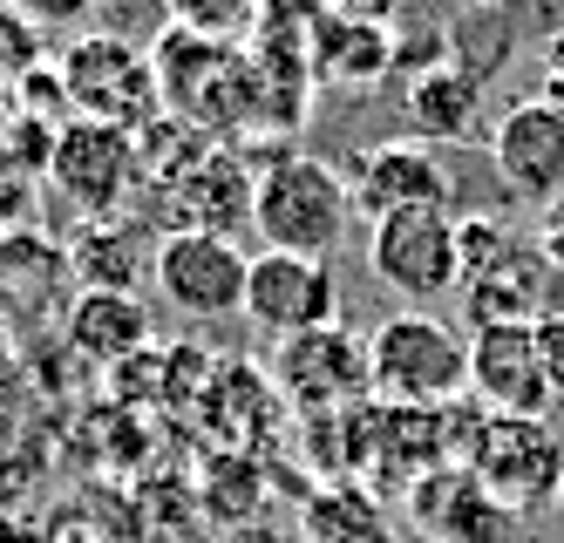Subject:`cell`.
I'll return each instance as SVG.
<instances>
[{
    "label": "cell",
    "instance_id": "7a4b0ae2",
    "mask_svg": "<svg viewBox=\"0 0 564 543\" xmlns=\"http://www.w3.org/2000/svg\"><path fill=\"white\" fill-rule=\"evenodd\" d=\"M368 367H375V401L394 408H456L469 394V340L435 319L401 306L368 333Z\"/></svg>",
    "mask_w": 564,
    "mask_h": 543
},
{
    "label": "cell",
    "instance_id": "44dd1931",
    "mask_svg": "<svg viewBox=\"0 0 564 543\" xmlns=\"http://www.w3.org/2000/svg\"><path fill=\"white\" fill-rule=\"evenodd\" d=\"M48 62V41L28 14H14L8 0H0V89H21V82Z\"/></svg>",
    "mask_w": 564,
    "mask_h": 543
},
{
    "label": "cell",
    "instance_id": "e0dca14e",
    "mask_svg": "<svg viewBox=\"0 0 564 543\" xmlns=\"http://www.w3.org/2000/svg\"><path fill=\"white\" fill-rule=\"evenodd\" d=\"M415 517L442 536V543H503L510 536V503H497L476 476H456V469H435L415 482Z\"/></svg>",
    "mask_w": 564,
    "mask_h": 543
},
{
    "label": "cell",
    "instance_id": "cb8c5ba5",
    "mask_svg": "<svg viewBox=\"0 0 564 543\" xmlns=\"http://www.w3.org/2000/svg\"><path fill=\"white\" fill-rule=\"evenodd\" d=\"M327 14H340V21H368V28H394L401 21V8L409 0H319Z\"/></svg>",
    "mask_w": 564,
    "mask_h": 543
},
{
    "label": "cell",
    "instance_id": "f1b7e54d",
    "mask_svg": "<svg viewBox=\"0 0 564 543\" xmlns=\"http://www.w3.org/2000/svg\"><path fill=\"white\" fill-rule=\"evenodd\" d=\"M557 306H564V300H557Z\"/></svg>",
    "mask_w": 564,
    "mask_h": 543
},
{
    "label": "cell",
    "instance_id": "4fadbf2b",
    "mask_svg": "<svg viewBox=\"0 0 564 543\" xmlns=\"http://www.w3.org/2000/svg\"><path fill=\"white\" fill-rule=\"evenodd\" d=\"M564 300V279L551 272V259L538 252V238H517L482 265L463 279V306H469V326H490V319H523V326H538L544 313H557Z\"/></svg>",
    "mask_w": 564,
    "mask_h": 543
},
{
    "label": "cell",
    "instance_id": "603a6c76",
    "mask_svg": "<svg viewBox=\"0 0 564 543\" xmlns=\"http://www.w3.org/2000/svg\"><path fill=\"white\" fill-rule=\"evenodd\" d=\"M538 360H544V381H551V401H564V306L538 319Z\"/></svg>",
    "mask_w": 564,
    "mask_h": 543
},
{
    "label": "cell",
    "instance_id": "ba28073f",
    "mask_svg": "<svg viewBox=\"0 0 564 543\" xmlns=\"http://www.w3.org/2000/svg\"><path fill=\"white\" fill-rule=\"evenodd\" d=\"M347 197L368 225H381L394 211H456V184L442 171L435 143H422V137H394V143L360 150L347 171Z\"/></svg>",
    "mask_w": 564,
    "mask_h": 543
},
{
    "label": "cell",
    "instance_id": "7402d4cb",
    "mask_svg": "<svg viewBox=\"0 0 564 543\" xmlns=\"http://www.w3.org/2000/svg\"><path fill=\"white\" fill-rule=\"evenodd\" d=\"M14 14H28L42 34H55V28H83L89 14H96V0H8Z\"/></svg>",
    "mask_w": 564,
    "mask_h": 543
},
{
    "label": "cell",
    "instance_id": "8fae6325",
    "mask_svg": "<svg viewBox=\"0 0 564 543\" xmlns=\"http://www.w3.org/2000/svg\"><path fill=\"white\" fill-rule=\"evenodd\" d=\"M469 401L482 414H523V422H544L551 381H544V360H538V326L490 319V326L469 333Z\"/></svg>",
    "mask_w": 564,
    "mask_h": 543
},
{
    "label": "cell",
    "instance_id": "3957f363",
    "mask_svg": "<svg viewBox=\"0 0 564 543\" xmlns=\"http://www.w3.org/2000/svg\"><path fill=\"white\" fill-rule=\"evenodd\" d=\"M62 96H68V116L75 122H109V130H150L164 116V96H156V75H150V48L109 34V28H89L75 34L62 62Z\"/></svg>",
    "mask_w": 564,
    "mask_h": 543
},
{
    "label": "cell",
    "instance_id": "8992f818",
    "mask_svg": "<svg viewBox=\"0 0 564 543\" xmlns=\"http://www.w3.org/2000/svg\"><path fill=\"white\" fill-rule=\"evenodd\" d=\"M272 388L300 414H347L360 401H375L368 340H354L340 319L313 326V333H293V340L272 347Z\"/></svg>",
    "mask_w": 564,
    "mask_h": 543
},
{
    "label": "cell",
    "instance_id": "52a82bcc",
    "mask_svg": "<svg viewBox=\"0 0 564 543\" xmlns=\"http://www.w3.org/2000/svg\"><path fill=\"white\" fill-rule=\"evenodd\" d=\"M246 272L252 259L238 252L231 238H212V231H164L156 238V265H150V285L164 292V306L177 319H231L246 313Z\"/></svg>",
    "mask_w": 564,
    "mask_h": 543
},
{
    "label": "cell",
    "instance_id": "277c9868",
    "mask_svg": "<svg viewBox=\"0 0 564 543\" xmlns=\"http://www.w3.org/2000/svg\"><path fill=\"white\" fill-rule=\"evenodd\" d=\"M368 265L415 313L463 292V225L456 211H394L368 231Z\"/></svg>",
    "mask_w": 564,
    "mask_h": 543
},
{
    "label": "cell",
    "instance_id": "ac0fdd59",
    "mask_svg": "<svg viewBox=\"0 0 564 543\" xmlns=\"http://www.w3.org/2000/svg\"><path fill=\"white\" fill-rule=\"evenodd\" d=\"M156 265V245L143 238L137 218H102V225H83L68 245V272L83 292H137V279Z\"/></svg>",
    "mask_w": 564,
    "mask_h": 543
},
{
    "label": "cell",
    "instance_id": "83f0119b",
    "mask_svg": "<svg viewBox=\"0 0 564 543\" xmlns=\"http://www.w3.org/2000/svg\"><path fill=\"white\" fill-rule=\"evenodd\" d=\"M551 503H557V510H564V476H557V496H551Z\"/></svg>",
    "mask_w": 564,
    "mask_h": 543
},
{
    "label": "cell",
    "instance_id": "6da1fadb",
    "mask_svg": "<svg viewBox=\"0 0 564 543\" xmlns=\"http://www.w3.org/2000/svg\"><path fill=\"white\" fill-rule=\"evenodd\" d=\"M354 197L334 163H319L306 150H279L265 156V171L252 177V231L265 238V252H300V259H327L347 238Z\"/></svg>",
    "mask_w": 564,
    "mask_h": 543
},
{
    "label": "cell",
    "instance_id": "d6986e66",
    "mask_svg": "<svg viewBox=\"0 0 564 543\" xmlns=\"http://www.w3.org/2000/svg\"><path fill=\"white\" fill-rule=\"evenodd\" d=\"M476 109H482V75L463 68L456 55L435 62V68H415L409 82V130L422 143H456L476 130Z\"/></svg>",
    "mask_w": 564,
    "mask_h": 543
},
{
    "label": "cell",
    "instance_id": "2e32d148",
    "mask_svg": "<svg viewBox=\"0 0 564 543\" xmlns=\"http://www.w3.org/2000/svg\"><path fill=\"white\" fill-rule=\"evenodd\" d=\"M171 197V211L177 225L171 231H212V238H231L238 225H252V177H246V163H238V150H212L184 184L164 191Z\"/></svg>",
    "mask_w": 564,
    "mask_h": 543
},
{
    "label": "cell",
    "instance_id": "5bb4252c",
    "mask_svg": "<svg viewBox=\"0 0 564 543\" xmlns=\"http://www.w3.org/2000/svg\"><path fill=\"white\" fill-rule=\"evenodd\" d=\"M62 333L89 367H109V373L137 354H150V313L137 292H75L62 313Z\"/></svg>",
    "mask_w": 564,
    "mask_h": 543
},
{
    "label": "cell",
    "instance_id": "484cf974",
    "mask_svg": "<svg viewBox=\"0 0 564 543\" xmlns=\"http://www.w3.org/2000/svg\"><path fill=\"white\" fill-rule=\"evenodd\" d=\"M538 96H544V102H557V109H564V48H557V62H551V68H544V89H538Z\"/></svg>",
    "mask_w": 564,
    "mask_h": 543
},
{
    "label": "cell",
    "instance_id": "5b68a950",
    "mask_svg": "<svg viewBox=\"0 0 564 543\" xmlns=\"http://www.w3.org/2000/svg\"><path fill=\"white\" fill-rule=\"evenodd\" d=\"M48 184L68 211H83V225L123 218L143 184L137 137L109 130V122H68V130H55V150H48Z\"/></svg>",
    "mask_w": 564,
    "mask_h": 543
},
{
    "label": "cell",
    "instance_id": "4316f807",
    "mask_svg": "<svg viewBox=\"0 0 564 543\" xmlns=\"http://www.w3.org/2000/svg\"><path fill=\"white\" fill-rule=\"evenodd\" d=\"M55 543H96V536H75V530H68V536H55Z\"/></svg>",
    "mask_w": 564,
    "mask_h": 543
},
{
    "label": "cell",
    "instance_id": "d4e9b609",
    "mask_svg": "<svg viewBox=\"0 0 564 543\" xmlns=\"http://www.w3.org/2000/svg\"><path fill=\"white\" fill-rule=\"evenodd\" d=\"M538 252H544L551 272L564 279V204H551V211H544V225H538Z\"/></svg>",
    "mask_w": 564,
    "mask_h": 543
},
{
    "label": "cell",
    "instance_id": "9c48e42d",
    "mask_svg": "<svg viewBox=\"0 0 564 543\" xmlns=\"http://www.w3.org/2000/svg\"><path fill=\"white\" fill-rule=\"evenodd\" d=\"M246 319L265 340H293V333L334 326L340 319V279L327 259H300V252H259L246 272Z\"/></svg>",
    "mask_w": 564,
    "mask_h": 543
},
{
    "label": "cell",
    "instance_id": "7c38bea8",
    "mask_svg": "<svg viewBox=\"0 0 564 543\" xmlns=\"http://www.w3.org/2000/svg\"><path fill=\"white\" fill-rule=\"evenodd\" d=\"M490 156H497V177L510 197L523 204H564V109L544 102V96H523L497 116V137H490Z\"/></svg>",
    "mask_w": 564,
    "mask_h": 543
},
{
    "label": "cell",
    "instance_id": "9a60e30c",
    "mask_svg": "<svg viewBox=\"0 0 564 543\" xmlns=\"http://www.w3.org/2000/svg\"><path fill=\"white\" fill-rule=\"evenodd\" d=\"M306 68L313 82L334 89H368L394 68V28H368V21H340L327 8H313L306 21Z\"/></svg>",
    "mask_w": 564,
    "mask_h": 543
},
{
    "label": "cell",
    "instance_id": "30bf717a",
    "mask_svg": "<svg viewBox=\"0 0 564 543\" xmlns=\"http://www.w3.org/2000/svg\"><path fill=\"white\" fill-rule=\"evenodd\" d=\"M469 476L497 496V503H531V496H557L564 476V442L544 422L523 414H482L469 435Z\"/></svg>",
    "mask_w": 564,
    "mask_h": 543
},
{
    "label": "cell",
    "instance_id": "ffe728a7",
    "mask_svg": "<svg viewBox=\"0 0 564 543\" xmlns=\"http://www.w3.org/2000/svg\"><path fill=\"white\" fill-rule=\"evenodd\" d=\"M171 28H191V34H212V41H246L265 14V0H164Z\"/></svg>",
    "mask_w": 564,
    "mask_h": 543
}]
</instances>
